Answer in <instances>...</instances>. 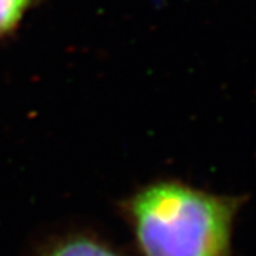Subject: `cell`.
<instances>
[{
	"instance_id": "3957f363",
	"label": "cell",
	"mask_w": 256,
	"mask_h": 256,
	"mask_svg": "<svg viewBox=\"0 0 256 256\" xmlns=\"http://www.w3.org/2000/svg\"><path fill=\"white\" fill-rule=\"evenodd\" d=\"M32 0H0V36L16 26Z\"/></svg>"
},
{
	"instance_id": "7a4b0ae2",
	"label": "cell",
	"mask_w": 256,
	"mask_h": 256,
	"mask_svg": "<svg viewBox=\"0 0 256 256\" xmlns=\"http://www.w3.org/2000/svg\"><path fill=\"white\" fill-rule=\"evenodd\" d=\"M43 256H121L104 240L88 234H72L54 240Z\"/></svg>"
},
{
	"instance_id": "6da1fadb",
	"label": "cell",
	"mask_w": 256,
	"mask_h": 256,
	"mask_svg": "<svg viewBox=\"0 0 256 256\" xmlns=\"http://www.w3.org/2000/svg\"><path fill=\"white\" fill-rule=\"evenodd\" d=\"M246 198L180 180L146 184L120 204L141 256H234V225Z\"/></svg>"
}]
</instances>
